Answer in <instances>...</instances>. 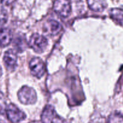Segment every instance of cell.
I'll return each mask as SVG.
<instances>
[{
  "mask_svg": "<svg viewBox=\"0 0 123 123\" xmlns=\"http://www.w3.org/2000/svg\"><path fill=\"white\" fill-rule=\"evenodd\" d=\"M48 42L47 38L43 35L34 33L31 35L28 43V45L32 48L36 53L41 54L45 51L48 46Z\"/></svg>",
  "mask_w": 123,
  "mask_h": 123,
  "instance_id": "1",
  "label": "cell"
},
{
  "mask_svg": "<svg viewBox=\"0 0 123 123\" xmlns=\"http://www.w3.org/2000/svg\"><path fill=\"white\" fill-rule=\"evenodd\" d=\"M18 99L24 105H33L37 102V96L36 91L28 86H24L18 93Z\"/></svg>",
  "mask_w": 123,
  "mask_h": 123,
  "instance_id": "2",
  "label": "cell"
},
{
  "mask_svg": "<svg viewBox=\"0 0 123 123\" xmlns=\"http://www.w3.org/2000/svg\"><path fill=\"white\" fill-rule=\"evenodd\" d=\"M6 115L8 120L13 123H18L26 118V114L15 105L10 103L6 106Z\"/></svg>",
  "mask_w": 123,
  "mask_h": 123,
  "instance_id": "3",
  "label": "cell"
},
{
  "mask_svg": "<svg viewBox=\"0 0 123 123\" xmlns=\"http://www.w3.org/2000/svg\"><path fill=\"white\" fill-rule=\"evenodd\" d=\"M41 120L42 123H64V121L55 111L53 106L47 105L44 107Z\"/></svg>",
  "mask_w": 123,
  "mask_h": 123,
  "instance_id": "4",
  "label": "cell"
},
{
  "mask_svg": "<svg viewBox=\"0 0 123 123\" xmlns=\"http://www.w3.org/2000/svg\"><path fill=\"white\" fill-rule=\"evenodd\" d=\"M53 9L61 18H67L72 11L70 0H55L53 5Z\"/></svg>",
  "mask_w": 123,
  "mask_h": 123,
  "instance_id": "5",
  "label": "cell"
},
{
  "mask_svg": "<svg viewBox=\"0 0 123 123\" xmlns=\"http://www.w3.org/2000/svg\"><path fill=\"white\" fill-rule=\"evenodd\" d=\"M30 68L31 73L36 78H42L46 72V67L44 62L41 58L36 57L32 58L30 62Z\"/></svg>",
  "mask_w": 123,
  "mask_h": 123,
  "instance_id": "6",
  "label": "cell"
},
{
  "mask_svg": "<svg viewBox=\"0 0 123 123\" xmlns=\"http://www.w3.org/2000/svg\"><path fill=\"white\" fill-rule=\"evenodd\" d=\"M4 62L8 70L14 71L18 66V56L13 49H8L4 53Z\"/></svg>",
  "mask_w": 123,
  "mask_h": 123,
  "instance_id": "7",
  "label": "cell"
},
{
  "mask_svg": "<svg viewBox=\"0 0 123 123\" xmlns=\"http://www.w3.org/2000/svg\"><path fill=\"white\" fill-rule=\"evenodd\" d=\"M62 26L60 22L55 20H49L45 23L43 30L46 34L50 36H54L58 34L61 31Z\"/></svg>",
  "mask_w": 123,
  "mask_h": 123,
  "instance_id": "8",
  "label": "cell"
},
{
  "mask_svg": "<svg viewBox=\"0 0 123 123\" xmlns=\"http://www.w3.org/2000/svg\"><path fill=\"white\" fill-rule=\"evenodd\" d=\"M13 38L12 31L6 28L0 27V47H6L11 43Z\"/></svg>",
  "mask_w": 123,
  "mask_h": 123,
  "instance_id": "9",
  "label": "cell"
},
{
  "mask_svg": "<svg viewBox=\"0 0 123 123\" xmlns=\"http://www.w3.org/2000/svg\"><path fill=\"white\" fill-rule=\"evenodd\" d=\"M88 6L91 10L96 12H102L108 6L106 0H86Z\"/></svg>",
  "mask_w": 123,
  "mask_h": 123,
  "instance_id": "10",
  "label": "cell"
},
{
  "mask_svg": "<svg viewBox=\"0 0 123 123\" xmlns=\"http://www.w3.org/2000/svg\"><path fill=\"white\" fill-rule=\"evenodd\" d=\"M109 15L114 21L123 26V10L118 8H111L109 11Z\"/></svg>",
  "mask_w": 123,
  "mask_h": 123,
  "instance_id": "11",
  "label": "cell"
},
{
  "mask_svg": "<svg viewBox=\"0 0 123 123\" xmlns=\"http://www.w3.org/2000/svg\"><path fill=\"white\" fill-rule=\"evenodd\" d=\"M106 123H123V116L118 112L112 113L108 117Z\"/></svg>",
  "mask_w": 123,
  "mask_h": 123,
  "instance_id": "12",
  "label": "cell"
},
{
  "mask_svg": "<svg viewBox=\"0 0 123 123\" xmlns=\"http://www.w3.org/2000/svg\"><path fill=\"white\" fill-rule=\"evenodd\" d=\"M14 44H15L16 49L17 50L22 52L26 48V46L28 43L25 42V38L22 37H16L15 41H14Z\"/></svg>",
  "mask_w": 123,
  "mask_h": 123,
  "instance_id": "13",
  "label": "cell"
},
{
  "mask_svg": "<svg viewBox=\"0 0 123 123\" xmlns=\"http://www.w3.org/2000/svg\"><path fill=\"white\" fill-rule=\"evenodd\" d=\"M8 20V13L6 8L2 6H0V27H2L6 24Z\"/></svg>",
  "mask_w": 123,
  "mask_h": 123,
  "instance_id": "14",
  "label": "cell"
},
{
  "mask_svg": "<svg viewBox=\"0 0 123 123\" xmlns=\"http://www.w3.org/2000/svg\"><path fill=\"white\" fill-rule=\"evenodd\" d=\"M14 0H0V3L6 6H8L13 3Z\"/></svg>",
  "mask_w": 123,
  "mask_h": 123,
  "instance_id": "15",
  "label": "cell"
},
{
  "mask_svg": "<svg viewBox=\"0 0 123 123\" xmlns=\"http://www.w3.org/2000/svg\"><path fill=\"white\" fill-rule=\"evenodd\" d=\"M2 68H1V66H0V78H1V76H2Z\"/></svg>",
  "mask_w": 123,
  "mask_h": 123,
  "instance_id": "16",
  "label": "cell"
},
{
  "mask_svg": "<svg viewBox=\"0 0 123 123\" xmlns=\"http://www.w3.org/2000/svg\"><path fill=\"white\" fill-rule=\"evenodd\" d=\"M32 123H40V122H38V121H36V122H33Z\"/></svg>",
  "mask_w": 123,
  "mask_h": 123,
  "instance_id": "17",
  "label": "cell"
}]
</instances>
